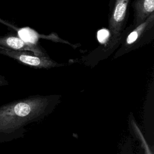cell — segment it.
Masks as SVG:
<instances>
[{
  "instance_id": "obj_3",
  "label": "cell",
  "mask_w": 154,
  "mask_h": 154,
  "mask_svg": "<svg viewBox=\"0 0 154 154\" xmlns=\"http://www.w3.org/2000/svg\"><path fill=\"white\" fill-rule=\"evenodd\" d=\"M130 0H116L109 23L111 32L110 46L116 45L122 34Z\"/></svg>"
},
{
  "instance_id": "obj_5",
  "label": "cell",
  "mask_w": 154,
  "mask_h": 154,
  "mask_svg": "<svg viewBox=\"0 0 154 154\" xmlns=\"http://www.w3.org/2000/svg\"><path fill=\"white\" fill-rule=\"evenodd\" d=\"M134 19L133 24L137 26L153 14L154 0H136L134 3Z\"/></svg>"
},
{
  "instance_id": "obj_7",
  "label": "cell",
  "mask_w": 154,
  "mask_h": 154,
  "mask_svg": "<svg viewBox=\"0 0 154 154\" xmlns=\"http://www.w3.org/2000/svg\"><path fill=\"white\" fill-rule=\"evenodd\" d=\"M29 28H23L18 30V36L26 42L36 44L37 33Z\"/></svg>"
},
{
  "instance_id": "obj_10",
  "label": "cell",
  "mask_w": 154,
  "mask_h": 154,
  "mask_svg": "<svg viewBox=\"0 0 154 154\" xmlns=\"http://www.w3.org/2000/svg\"><path fill=\"white\" fill-rule=\"evenodd\" d=\"M8 84V81L6 80L5 77L1 75H0V87L2 86L7 85Z\"/></svg>"
},
{
  "instance_id": "obj_4",
  "label": "cell",
  "mask_w": 154,
  "mask_h": 154,
  "mask_svg": "<svg viewBox=\"0 0 154 154\" xmlns=\"http://www.w3.org/2000/svg\"><path fill=\"white\" fill-rule=\"evenodd\" d=\"M0 46L15 51H30L37 56H46L36 44L26 42L12 33L0 36Z\"/></svg>"
},
{
  "instance_id": "obj_2",
  "label": "cell",
  "mask_w": 154,
  "mask_h": 154,
  "mask_svg": "<svg viewBox=\"0 0 154 154\" xmlns=\"http://www.w3.org/2000/svg\"><path fill=\"white\" fill-rule=\"evenodd\" d=\"M0 54L13 58L18 62L35 68L48 69L62 66L52 60L47 56L40 57L31 54L26 51H15L0 46Z\"/></svg>"
},
{
  "instance_id": "obj_1",
  "label": "cell",
  "mask_w": 154,
  "mask_h": 154,
  "mask_svg": "<svg viewBox=\"0 0 154 154\" xmlns=\"http://www.w3.org/2000/svg\"><path fill=\"white\" fill-rule=\"evenodd\" d=\"M58 99L53 96H31L0 106V143L20 137L24 127L43 118Z\"/></svg>"
},
{
  "instance_id": "obj_8",
  "label": "cell",
  "mask_w": 154,
  "mask_h": 154,
  "mask_svg": "<svg viewBox=\"0 0 154 154\" xmlns=\"http://www.w3.org/2000/svg\"><path fill=\"white\" fill-rule=\"evenodd\" d=\"M133 127H134V129H136L135 132H137L138 136L139 137H140V138L141 141H142L143 146V147H144V149H145V150H146V154H152L151 152H150V149H149V146H148V145H147V143H146V140H145V139L143 138V135L141 134L140 131L139 130V129L138 128V127L136 126L135 123H133Z\"/></svg>"
},
{
  "instance_id": "obj_9",
  "label": "cell",
  "mask_w": 154,
  "mask_h": 154,
  "mask_svg": "<svg viewBox=\"0 0 154 154\" xmlns=\"http://www.w3.org/2000/svg\"><path fill=\"white\" fill-rule=\"evenodd\" d=\"M109 35V32L107 30H105V29L100 30L98 32V34H97L98 40L100 43H103L105 42V40L108 38Z\"/></svg>"
},
{
  "instance_id": "obj_6",
  "label": "cell",
  "mask_w": 154,
  "mask_h": 154,
  "mask_svg": "<svg viewBox=\"0 0 154 154\" xmlns=\"http://www.w3.org/2000/svg\"><path fill=\"white\" fill-rule=\"evenodd\" d=\"M153 22L154 14H152L143 22L137 26L136 28L128 34L125 43V46H131L137 42L145 32L153 26Z\"/></svg>"
}]
</instances>
